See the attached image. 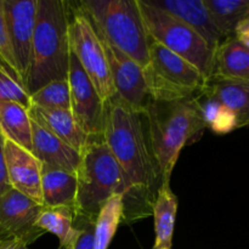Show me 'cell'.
I'll list each match as a JSON object with an SVG mask.
<instances>
[{"instance_id":"obj_1","label":"cell","mask_w":249,"mask_h":249,"mask_svg":"<svg viewBox=\"0 0 249 249\" xmlns=\"http://www.w3.org/2000/svg\"><path fill=\"white\" fill-rule=\"evenodd\" d=\"M104 140L129 182L123 219L148 216L162 177L151 147L145 112L135 111L114 95L105 102Z\"/></svg>"},{"instance_id":"obj_2","label":"cell","mask_w":249,"mask_h":249,"mask_svg":"<svg viewBox=\"0 0 249 249\" xmlns=\"http://www.w3.org/2000/svg\"><path fill=\"white\" fill-rule=\"evenodd\" d=\"M70 4L63 0H38L26 79L29 95L53 80L68 79Z\"/></svg>"},{"instance_id":"obj_3","label":"cell","mask_w":249,"mask_h":249,"mask_svg":"<svg viewBox=\"0 0 249 249\" xmlns=\"http://www.w3.org/2000/svg\"><path fill=\"white\" fill-rule=\"evenodd\" d=\"M148 138L162 181H170L180 152L207 128L199 99L151 101L145 112Z\"/></svg>"},{"instance_id":"obj_4","label":"cell","mask_w":249,"mask_h":249,"mask_svg":"<svg viewBox=\"0 0 249 249\" xmlns=\"http://www.w3.org/2000/svg\"><path fill=\"white\" fill-rule=\"evenodd\" d=\"M75 213L96 218L105 203L117 194L124 198L129 194V182L104 136H90L80 153L77 173Z\"/></svg>"},{"instance_id":"obj_5","label":"cell","mask_w":249,"mask_h":249,"mask_svg":"<svg viewBox=\"0 0 249 249\" xmlns=\"http://www.w3.org/2000/svg\"><path fill=\"white\" fill-rule=\"evenodd\" d=\"M78 5L91 21L95 31L135 61L148 65V33L138 0H84Z\"/></svg>"},{"instance_id":"obj_6","label":"cell","mask_w":249,"mask_h":249,"mask_svg":"<svg viewBox=\"0 0 249 249\" xmlns=\"http://www.w3.org/2000/svg\"><path fill=\"white\" fill-rule=\"evenodd\" d=\"M152 101H177L201 95L206 79L191 65L148 36V65L143 68Z\"/></svg>"},{"instance_id":"obj_7","label":"cell","mask_w":249,"mask_h":249,"mask_svg":"<svg viewBox=\"0 0 249 249\" xmlns=\"http://www.w3.org/2000/svg\"><path fill=\"white\" fill-rule=\"evenodd\" d=\"M138 2L148 36L194 65L204 79H208L213 73L215 51L206 40L177 17L156 9L145 0Z\"/></svg>"},{"instance_id":"obj_8","label":"cell","mask_w":249,"mask_h":249,"mask_svg":"<svg viewBox=\"0 0 249 249\" xmlns=\"http://www.w3.org/2000/svg\"><path fill=\"white\" fill-rule=\"evenodd\" d=\"M70 4V23H68V41L71 53L75 55L80 66L89 77L95 90L104 102L116 95L104 44L95 31L91 21L73 2Z\"/></svg>"},{"instance_id":"obj_9","label":"cell","mask_w":249,"mask_h":249,"mask_svg":"<svg viewBox=\"0 0 249 249\" xmlns=\"http://www.w3.org/2000/svg\"><path fill=\"white\" fill-rule=\"evenodd\" d=\"M68 84L73 118L91 138L104 136L105 102L73 53L70 56Z\"/></svg>"},{"instance_id":"obj_10","label":"cell","mask_w":249,"mask_h":249,"mask_svg":"<svg viewBox=\"0 0 249 249\" xmlns=\"http://www.w3.org/2000/svg\"><path fill=\"white\" fill-rule=\"evenodd\" d=\"M99 36L104 44L116 95L135 111L146 112L152 100L146 85L143 70L119 49L107 43L104 36L100 34Z\"/></svg>"},{"instance_id":"obj_11","label":"cell","mask_w":249,"mask_h":249,"mask_svg":"<svg viewBox=\"0 0 249 249\" xmlns=\"http://www.w3.org/2000/svg\"><path fill=\"white\" fill-rule=\"evenodd\" d=\"M41 208L14 189L0 196V241L19 240L28 246L43 236L45 232L36 226Z\"/></svg>"},{"instance_id":"obj_12","label":"cell","mask_w":249,"mask_h":249,"mask_svg":"<svg viewBox=\"0 0 249 249\" xmlns=\"http://www.w3.org/2000/svg\"><path fill=\"white\" fill-rule=\"evenodd\" d=\"M2 2L15 60L23 85H26L38 0H2Z\"/></svg>"},{"instance_id":"obj_13","label":"cell","mask_w":249,"mask_h":249,"mask_svg":"<svg viewBox=\"0 0 249 249\" xmlns=\"http://www.w3.org/2000/svg\"><path fill=\"white\" fill-rule=\"evenodd\" d=\"M4 155L7 177L12 189L43 206V196H41L43 163L31 151L5 138Z\"/></svg>"},{"instance_id":"obj_14","label":"cell","mask_w":249,"mask_h":249,"mask_svg":"<svg viewBox=\"0 0 249 249\" xmlns=\"http://www.w3.org/2000/svg\"><path fill=\"white\" fill-rule=\"evenodd\" d=\"M147 2L195 29L214 51L223 41V36L216 28L203 0H153Z\"/></svg>"},{"instance_id":"obj_15","label":"cell","mask_w":249,"mask_h":249,"mask_svg":"<svg viewBox=\"0 0 249 249\" xmlns=\"http://www.w3.org/2000/svg\"><path fill=\"white\" fill-rule=\"evenodd\" d=\"M32 153L43 164L72 174L77 173L80 153L34 121H32Z\"/></svg>"},{"instance_id":"obj_16","label":"cell","mask_w":249,"mask_h":249,"mask_svg":"<svg viewBox=\"0 0 249 249\" xmlns=\"http://www.w3.org/2000/svg\"><path fill=\"white\" fill-rule=\"evenodd\" d=\"M199 96L211 97L233 112L238 128L249 125V80L229 79L211 75Z\"/></svg>"},{"instance_id":"obj_17","label":"cell","mask_w":249,"mask_h":249,"mask_svg":"<svg viewBox=\"0 0 249 249\" xmlns=\"http://www.w3.org/2000/svg\"><path fill=\"white\" fill-rule=\"evenodd\" d=\"M29 118L50 131L58 139L82 153L90 136L83 130L68 109H48L40 107H28Z\"/></svg>"},{"instance_id":"obj_18","label":"cell","mask_w":249,"mask_h":249,"mask_svg":"<svg viewBox=\"0 0 249 249\" xmlns=\"http://www.w3.org/2000/svg\"><path fill=\"white\" fill-rule=\"evenodd\" d=\"M41 196L44 207H71L75 211L77 177L72 173L43 164Z\"/></svg>"},{"instance_id":"obj_19","label":"cell","mask_w":249,"mask_h":249,"mask_svg":"<svg viewBox=\"0 0 249 249\" xmlns=\"http://www.w3.org/2000/svg\"><path fill=\"white\" fill-rule=\"evenodd\" d=\"M249 80V49L235 36L223 39L214 53L212 75Z\"/></svg>"},{"instance_id":"obj_20","label":"cell","mask_w":249,"mask_h":249,"mask_svg":"<svg viewBox=\"0 0 249 249\" xmlns=\"http://www.w3.org/2000/svg\"><path fill=\"white\" fill-rule=\"evenodd\" d=\"M177 212L178 197L170 187V181H162L152 207L156 232L155 248L172 249Z\"/></svg>"},{"instance_id":"obj_21","label":"cell","mask_w":249,"mask_h":249,"mask_svg":"<svg viewBox=\"0 0 249 249\" xmlns=\"http://www.w3.org/2000/svg\"><path fill=\"white\" fill-rule=\"evenodd\" d=\"M0 133L32 152V121L28 108L15 101H0Z\"/></svg>"},{"instance_id":"obj_22","label":"cell","mask_w":249,"mask_h":249,"mask_svg":"<svg viewBox=\"0 0 249 249\" xmlns=\"http://www.w3.org/2000/svg\"><path fill=\"white\" fill-rule=\"evenodd\" d=\"M74 208L44 207L39 213L36 226L44 232H50L60 240V248L73 245L79 230L74 228Z\"/></svg>"},{"instance_id":"obj_23","label":"cell","mask_w":249,"mask_h":249,"mask_svg":"<svg viewBox=\"0 0 249 249\" xmlns=\"http://www.w3.org/2000/svg\"><path fill=\"white\" fill-rule=\"evenodd\" d=\"M223 38L233 36L235 29L249 17V0H203Z\"/></svg>"},{"instance_id":"obj_24","label":"cell","mask_w":249,"mask_h":249,"mask_svg":"<svg viewBox=\"0 0 249 249\" xmlns=\"http://www.w3.org/2000/svg\"><path fill=\"white\" fill-rule=\"evenodd\" d=\"M124 214V196L117 194L112 196L100 209L95 219L94 242L95 249H107L116 235Z\"/></svg>"},{"instance_id":"obj_25","label":"cell","mask_w":249,"mask_h":249,"mask_svg":"<svg viewBox=\"0 0 249 249\" xmlns=\"http://www.w3.org/2000/svg\"><path fill=\"white\" fill-rule=\"evenodd\" d=\"M29 106L48 109L71 111V94L68 79L53 80L29 95Z\"/></svg>"},{"instance_id":"obj_26","label":"cell","mask_w":249,"mask_h":249,"mask_svg":"<svg viewBox=\"0 0 249 249\" xmlns=\"http://www.w3.org/2000/svg\"><path fill=\"white\" fill-rule=\"evenodd\" d=\"M204 97V100H199L201 105V112L203 121L207 128L211 129L215 134L224 135V134L231 133L232 130L238 128L237 118L225 106L218 102L216 100L211 97Z\"/></svg>"},{"instance_id":"obj_27","label":"cell","mask_w":249,"mask_h":249,"mask_svg":"<svg viewBox=\"0 0 249 249\" xmlns=\"http://www.w3.org/2000/svg\"><path fill=\"white\" fill-rule=\"evenodd\" d=\"M0 66L14 78L16 82L23 85L22 78L19 75L18 68H17L16 60H15L14 50H12L11 41H10L9 32H7L6 21H5L4 14V2L0 0ZM24 87V85H23ZM26 89V88H24Z\"/></svg>"},{"instance_id":"obj_28","label":"cell","mask_w":249,"mask_h":249,"mask_svg":"<svg viewBox=\"0 0 249 249\" xmlns=\"http://www.w3.org/2000/svg\"><path fill=\"white\" fill-rule=\"evenodd\" d=\"M0 101H15L29 107V94L0 66Z\"/></svg>"},{"instance_id":"obj_29","label":"cell","mask_w":249,"mask_h":249,"mask_svg":"<svg viewBox=\"0 0 249 249\" xmlns=\"http://www.w3.org/2000/svg\"><path fill=\"white\" fill-rule=\"evenodd\" d=\"M95 219L96 218L74 213V228L79 230V233L73 243V249H95Z\"/></svg>"},{"instance_id":"obj_30","label":"cell","mask_w":249,"mask_h":249,"mask_svg":"<svg viewBox=\"0 0 249 249\" xmlns=\"http://www.w3.org/2000/svg\"><path fill=\"white\" fill-rule=\"evenodd\" d=\"M11 185H10L9 177H7V169H6V162H5V155H4V136L0 133V196L6 194L9 190H11Z\"/></svg>"},{"instance_id":"obj_31","label":"cell","mask_w":249,"mask_h":249,"mask_svg":"<svg viewBox=\"0 0 249 249\" xmlns=\"http://www.w3.org/2000/svg\"><path fill=\"white\" fill-rule=\"evenodd\" d=\"M233 36L249 49V17L248 18L243 19V21L236 27Z\"/></svg>"},{"instance_id":"obj_32","label":"cell","mask_w":249,"mask_h":249,"mask_svg":"<svg viewBox=\"0 0 249 249\" xmlns=\"http://www.w3.org/2000/svg\"><path fill=\"white\" fill-rule=\"evenodd\" d=\"M0 249H29L28 246L19 240L0 241Z\"/></svg>"},{"instance_id":"obj_33","label":"cell","mask_w":249,"mask_h":249,"mask_svg":"<svg viewBox=\"0 0 249 249\" xmlns=\"http://www.w3.org/2000/svg\"><path fill=\"white\" fill-rule=\"evenodd\" d=\"M60 249H73V245H68V246H66V247H62Z\"/></svg>"},{"instance_id":"obj_34","label":"cell","mask_w":249,"mask_h":249,"mask_svg":"<svg viewBox=\"0 0 249 249\" xmlns=\"http://www.w3.org/2000/svg\"><path fill=\"white\" fill-rule=\"evenodd\" d=\"M152 249H168V248H155V247H153Z\"/></svg>"}]
</instances>
